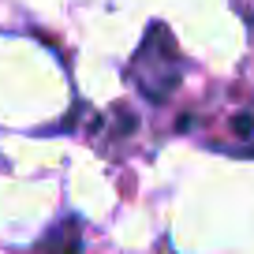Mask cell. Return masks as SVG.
<instances>
[{
    "instance_id": "obj_1",
    "label": "cell",
    "mask_w": 254,
    "mask_h": 254,
    "mask_svg": "<svg viewBox=\"0 0 254 254\" xmlns=\"http://www.w3.org/2000/svg\"><path fill=\"white\" fill-rule=\"evenodd\" d=\"M180 75H183V60H180V49H176L172 34L161 23H153L150 34H146V41H142V49L135 53L131 82H135L150 101H165V97L180 86Z\"/></svg>"
},
{
    "instance_id": "obj_2",
    "label": "cell",
    "mask_w": 254,
    "mask_h": 254,
    "mask_svg": "<svg viewBox=\"0 0 254 254\" xmlns=\"http://www.w3.org/2000/svg\"><path fill=\"white\" fill-rule=\"evenodd\" d=\"M82 247V236H79V221H64L60 228H53L41 243L45 254H79Z\"/></svg>"
}]
</instances>
